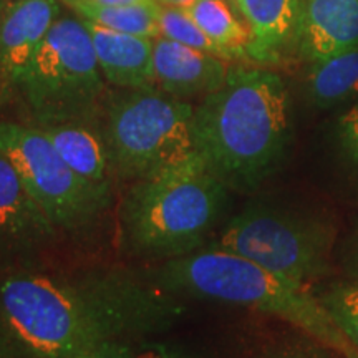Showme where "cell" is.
I'll use <instances>...</instances> for the list:
<instances>
[{"label": "cell", "instance_id": "6da1fadb", "mask_svg": "<svg viewBox=\"0 0 358 358\" xmlns=\"http://www.w3.org/2000/svg\"><path fill=\"white\" fill-rule=\"evenodd\" d=\"M179 297L122 268H13L0 279V320L29 358H78L106 340L166 329Z\"/></svg>", "mask_w": 358, "mask_h": 358}, {"label": "cell", "instance_id": "7a4b0ae2", "mask_svg": "<svg viewBox=\"0 0 358 358\" xmlns=\"http://www.w3.org/2000/svg\"><path fill=\"white\" fill-rule=\"evenodd\" d=\"M287 85L274 71L231 69L194 106L196 153L229 191L250 192L274 176L292 134Z\"/></svg>", "mask_w": 358, "mask_h": 358}, {"label": "cell", "instance_id": "3957f363", "mask_svg": "<svg viewBox=\"0 0 358 358\" xmlns=\"http://www.w3.org/2000/svg\"><path fill=\"white\" fill-rule=\"evenodd\" d=\"M148 280L179 299L187 295L277 317L345 358H358V350L340 332L319 295L237 254L216 248L199 249L159 262Z\"/></svg>", "mask_w": 358, "mask_h": 358}, {"label": "cell", "instance_id": "277c9868", "mask_svg": "<svg viewBox=\"0 0 358 358\" xmlns=\"http://www.w3.org/2000/svg\"><path fill=\"white\" fill-rule=\"evenodd\" d=\"M227 201L229 189L198 153L131 182L118 211L124 254L159 264L196 252L221 221Z\"/></svg>", "mask_w": 358, "mask_h": 358}, {"label": "cell", "instance_id": "5b68a950", "mask_svg": "<svg viewBox=\"0 0 358 358\" xmlns=\"http://www.w3.org/2000/svg\"><path fill=\"white\" fill-rule=\"evenodd\" d=\"M101 115L115 181L131 185L196 153L194 106L159 88L106 92Z\"/></svg>", "mask_w": 358, "mask_h": 358}, {"label": "cell", "instance_id": "8992f818", "mask_svg": "<svg viewBox=\"0 0 358 358\" xmlns=\"http://www.w3.org/2000/svg\"><path fill=\"white\" fill-rule=\"evenodd\" d=\"M17 92L32 116V127L100 120L105 78L83 19L58 17Z\"/></svg>", "mask_w": 358, "mask_h": 358}, {"label": "cell", "instance_id": "52a82bcc", "mask_svg": "<svg viewBox=\"0 0 358 358\" xmlns=\"http://www.w3.org/2000/svg\"><path fill=\"white\" fill-rule=\"evenodd\" d=\"M335 229L327 219L271 204H252L224 226L213 248L307 285L329 271Z\"/></svg>", "mask_w": 358, "mask_h": 358}, {"label": "cell", "instance_id": "ba28073f", "mask_svg": "<svg viewBox=\"0 0 358 358\" xmlns=\"http://www.w3.org/2000/svg\"><path fill=\"white\" fill-rule=\"evenodd\" d=\"M0 151L62 234H87L110 211L115 187L75 173L37 127L0 123Z\"/></svg>", "mask_w": 358, "mask_h": 358}, {"label": "cell", "instance_id": "9c48e42d", "mask_svg": "<svg viewBox=\"0 0 358 358\" xmlns=\"http://www.w3.org/2000/svg\"><path fill=\"white\" fill-rule=\"evenodd\" d=\"M60 239L62 232L0 151V264L15 268L35 266Z\"/></svg>", "mask_w": 358, "mask_h": 358}, {"label": "cell", "instance_id": "30bf717a", "mask_svg": "<svg viewBox=\"0 0 358 358\" xmlns=\"http://www.w3.org/2000/svg\"><path fill=\"white\" fill-rule=\"evenodd\" d=\"M60 17L57 0L0 2V100L17 92L45 35Z\"/></svg>", "mask_w": 358, "mask_h": 358}, {"label": "cell", "instance_id": "8fae6325", "mask_svg": "<svg viewBox=\"0 0 358 358\" xmlns=\"http://www.w3.org/2000/svg\"><path fill=\"white\" fill-rule=\"evenodd\" d=\"M153 71L156 88L186 101L204 98L222 87L231 66L226 58L158 37L155 38Z\"/></svg>", "mask_w": 358, "mask_h": 358}, {"label": "cell", "instance_id": "7c38bea8", "mask_svg": "<svg viewBox=\"0 0 358 358\" xmlns=\"http://www.w3.org/2000/svg\"><path fill=\"white\" fill-rule=\"evenodd\" d=\"M297 45L310 64L355 47L358 0H306Z\"/></svg>", "mask_w": 358, "mask_h": 358}, {"label": "cell", "instance_id": "4fadbf2b", "mask_svg": "<svg viewBox=\"0 0 358 358\" xmlns=\"http://www.w3.org/2000/svg\"><path fill=\"white\" fill-rule=\"evenodd\" d=\"M105 82L116 88L156 87L153 71L155 38L116 32L83 20Z\"/></svg>", "mask_w": 358, "mask_h": 358}, {"label": "cell", "instance_id": "5bb4252c", "mask_svg": "<svg viewBox=\"0 0 358 358\" xmlns=\"http://www.w3.org/2000/svg\"><path fill=\"white\" fill-rule=\"evenodd\" d=\"M306 0H234L250 30L249 58L272 64L290 43H297Z\"/></svg>", "mask_w": 358, "mask_h": 358}, {"label": "cell", "instance_id": "9a60e30c", "mask_svg": "<svg viewBox=\"0 0 358 358\" xmlns=\"http://www.w3.org/2000/svg\"><path fill=\"white\" fill-rule=\"evenodd\" d=\"M96 122L37 127L75 173L98 186L115 187L108 148Z\"/></svg>", "mask_w": 358, "mask_h": 358}, {"label": "cell", "instance_id": "2e32d148", "mask_svg": "<svg viewBox=\"0 0 358 358\" xmlns=\"http://www.w3.org/2000/svg\"><path fill=\"white\" fill-rule=\"evenodd\" d=\"M307 85L308 96L320 108L357 100L358 45L310 64Z\"/></svg>", "mask_w": 358, "mask_h": 358}, {"label": "cell", "instance_id": "e0dca14e", "mask_svg": "<svg viewBox=\"0 0 358 358\" xmlns=\"http://www.w3.org/2000/svg\"><path fill=\"white\" fill-rule=\"evenodd\" d=\"M185 12L216 45L222 58H249L252 37L248 24H243L226 0H194Z\"/></svg>", "mask_w": 358, "mask_h": 358}, {"label": "cell", "instance_id": "ac0fdd59", "mask_svg": "<svg viewBox=\"0 0 358 358\" xmlns=\"http://www.w3.org/2000/svg\"><path fill=\"white\" fill-rule=\"evenodd\" d=\"M64 3L77 12L80 19L105 29L148 38L159 37L161 7L158 2L143 6H106L96 0H64Z\"/></svg>", "mask_w": 358, "mask_h": 358}, {"label": "cell", "instance_id": "d6986e66", "mask_svg": "<svg viewBox=\"0 0 358 358\" xmlns=\"http://www.w3.org/2000/svg\"><path fill=\"white\" fill-rule=\"evenodd\" d=\"M335 325L358 350V280L334 282L319 294Z\"/></svg>", "mask_w": 358, "mask_h": 358}, {"label": "cell", "instance_id": "ffe728a7", "mask_svg": "<svg viewBox=\"0 0 358 358\" xmlns=\"http://www.w3.org/2000/svg\"><path fill=\"white\" fill-rule=\"evenodd\" d=\"M159 37L169 38L173 42L182 43L186 47L196 48V50L213 53L221 57L211 40L206 37L203 30L194 24V20L179 7H161L159 12ZM222 58V57H221Z\"/></svg>", "mask_w": 358, "mask_h": 358}, {"label": "cell", "instance_id": "44dd1931", "mask_svg": "<svg viewBox=\"0 0 358 358\" xmlns=\"http://www.w3.org/2000/svg\"><path fill=\"white\" fill-rule=\"evenodd\" d=\"M338 140L343 153L358 168V105L340 116Z\"/></svg>", "mask_w": 358, "mask_h": 358}, {"label": "cell", "instance_id": "7402d4cb", "mask_svg": "<svg viewBox=\"0 0 358 358\" xmlns=\"http://www.w3.org/2000/svg\"><path fill=\"white\" fill-rule=\"evenodd\" d=\"M133 353L134 347L131 345V340L116 338L98 343L78 358H133Z\"/></svg>", "mask_w": 358, "mask_h": 358}, {"label": "cell", "instance_id": "603a6c76", "mask_svg": "<svg viewBox=\"0 0 358 358\" xmlns=\"http://www.w3.org/2000/svg\"><path fill=\"white\" fill-rule=\"evenodd\" d=\"M133 358H201L194 353L182 350L181 347L169 345V343L148 342L134 348Z\"/></svg>", "mask_w": 358, "mask_h": 358}, {"label": "cell", "instance_id": "cb8c5ba5", "mask_svg": "<svg viewBox=\"0 0 358 358\" xmlns=\"http://www.w3.org/2000/svg\"><path fill=\"white\" fill-rule=\"evenodd\" d=\"M257 358H327V355L313 347L297 345L277 348V350L267 352Z\"/></svg>", "mask_w": 358, "mask_h": 358}, {"label": "cell", "instance_id": "d4e9b609", "mask_svg": "<svg viewBox=\"0 0 358 358\" xmlns=\"http://www.w3.org/2000/svg\"><path fill=\"white\" fill-rule=\"evenodd\" d=\"M19 350L13 340L8 335L7 329L0 320V358H15V352Z\"/></svg>", "mask_w": 358, "mask_h": 358}, {"label": "cell", "instance_id": "484cf974", "mask_svg": "<svg viewBox=\"0 0 358 358\" xmlns=\"http://www.w3.org/2000/svg\"><path fill=\"white\" fill-rule=\"evenodd\" d=\"M106 6H143V3H153L156 0H96Z\"/></svg>", "mask_w": 358, "mask_h": 358}, {"label": "cell", "instance_id": "4316f807", "mask_svg": "<svg viewBox=\"0 0 358 358\" xmlns=\"http://www.w3.org/2000/svg\"><path fill=\"white\" fill-rule=\"evenodd\" d=\"M350 262H352V271L353 274H355L358 280V232L355 234V237H353L352 241V249H350Z\"/></svg>", "mask_w": 358, "mask_h": 358}, {"label": "cell", "instance_id": "83f0119b", "mask_svg": "<svg viewBox=\"0 0 358 358\" xmlns=\"http://www.w3.org/2000/svg\"><path fill=\"white\" fill-rule=\"evenodd\" d=\"M163 3H166L168 7H179V8H185L187 6H191L194 0H161Z\"/></svg>", "mask_w": 358, "mask_h": 358}, {"label": "cell", "instance_id": "f1b7e54d", "mask_svg": "<svg viewBox=\"0 0 358 358\" xmlns=\"http://www.w3.org/2000/svg\"><path fill=\"white\" fill-rule=\"evenodd\" d=\"M0 2H2V0H0Z\"/></svg>", "mask_w": 358, "mask_h": 358}]
</instances>
